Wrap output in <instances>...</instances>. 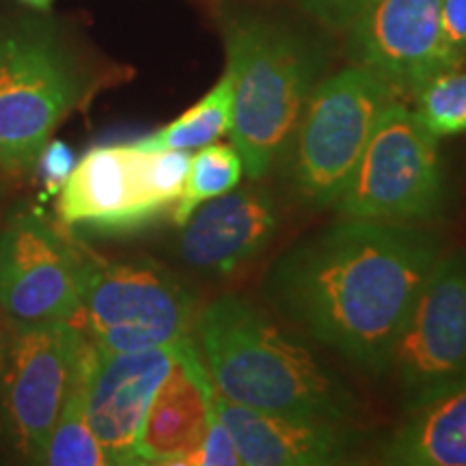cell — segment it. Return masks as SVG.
<instances>
[{"mask_svg": "<svg viewBox=\"0 0 466 466\" xmlns=\"http://www.w3.org/2000/svg\"><path fill=\"white\" fill-rule=\"evenodd\" d=\"M195 294L151 259H91L74 324L106 352H141L182 341L195 324Z\"/></svg>", "mask_w": 466, "mask_h": 466, "instance_id": "7", "label": "cell"}, {"mask_svg": "<svg viewBox=\"0 0 466 466\" xmlns=\"http://www.w3.org/2000/svg\"><path fill=\"white\" fill-rule=\"evenodd\" d=\"M190 158L192 156L188 151L177 149L154 151V154L141 151L143 184L149 192L151 201L160 208V212H167L168 208H175V203H177L184 190L186 177H188Z\"/></svg>", "mask_w": 466, "mask_h": 466, "instance_id": "22", "label": "cell"}, {"mask_svg": "<svg viewBox=\"0 0 466 466\" xmlns=\"http://www.w3.org/2000/svg\"><path fill=\"white\" fill-rule=\"evenodd\" d=\"M378 460L395 466H466V382L404 410Z\"/></svg>", "mask_w": 466, "mask_h": 466, "instance_id": "17", "label": "cell"}, {"mask_svg": "<svg viewBox=\"0 0 466 466\" xmlns=\"http://www.w3.org/2000/svg\"><path fill=\"white\" fill-rule=\"evenodd\" d=\"M294 3L322 25L346 31L370 0H294Z\"/></svg>", "mask_w": 466, "mask_h": 466, "instance_id": "24", "label": "cell"}, {"mask_svg": "<svg viewBox=\"0 0 466 466\" xmlns=\"http://www.w3.org/2000/svg\"><path fill=\"white\" fill-rule=\"evenodd\" d=\"M244 165L236 147L212 143L190 158L188 177L173 208L175 225H186L195 209L209 199L225 195L240 184Z\"/></svg>", "mask_w": 466, "mask_h": 466, "instance_id": "20", "label": "cell"}, {"mask_svg": "<svg viewBox=\"0 0 466 466\" xmlns=\"http://www.w3.org/2000/svg\"><path fill=\"white\" fill-rule=\"evenodd\" d=\"M441 255V236L428 227L348 218L279 255L261 294L319 346L382 376Z\"/></svg>", "mask_w": 466, "mask_h": 466, "instance_id": "1", "label": "cell"}, {"mask_svg": "<svg viewBox=\"0 0 466 466\" xmlns=\"http://www.w3.org/2000/svg\"><path fill=\"white\" fill-rule=\"evenodd\" d=\"M22 3L28 5V7L37 9V11H48L55 0H22Z\"/></svg>", "mask_w": 466, "mask_h": 466, "instance_id": "28", "label": "cell"}, {"mask_svg": "<svg viewBox=\"0 0 466 466\" xmlns=\"http://www.w3.org/2000/svg\"><path fill=\"white\" fill-rule=\"evenodd\" d=\"M85 258L33 212H17L0 233V316L11 329L72 322L83 305Z\"/></svg>", "mask_w": 466, "mask_h": 466, "instance_id": "9", "label": "cell"}, {"mask_svg": "<svg viewBox=\"0 0 466 466\" xmlns=\"http://www.w3.org/2000/svg\"><path fill=\"white\" fill-rule=\"evenodd\" d=\"M214 408L236 441L240 462L247 466L350 464L365 442V434L354 423L268 415L233 404L217 389Z\"/></svg>", "mask_w": 466, "mask_h": 466, "instance_id": "14", "label": "cell"}, {"mask_svg": "<svg viewBox=\"0 0 466 466\" xmlns=\"http://www.w3.org/2000/svg\"><path fill=\"white\" fill-rule=\"evenodd\" d=\"M177 343L141 352L91 348L86 370V421L108 464H138L145 417L156 391L171 371Z\"/></svg>", "mask_w": 466, "mask_h": 466, "instance_id": "12", "label": "cell"}, {"mask_svg": "<svg viewBox=\"0 0 466 466\" xmlns=\"http://www.w3.org/2000/svg\"><path fill=\"white\" fill-rule=\"evenodd\" d=\"M214 415V384L199 348L186 337L149 404L138 441V464L190 466Z\"/></svg>", "mask_w": 466, "mask_h": 466, "instance_id": "16", "label": "cell"}, {"mask_svg": "<svg viewBox=\"0 0 466 466\" xmlns=\"http://www.w3.org/2000/svg\"><path fill=\"white\" fill-rule=\"evenodd\" d=\"M58 218L97 236H124L160 218L141 175V151L134 145H100L76 162L58 190Z\"/></svg>", "mask_w": 466, "mask_h": 466, "instance_id": "13", "label": "cell"}, {"mask_svg": "<svg viewBox=\"0 0 466 466\" xmlns=\"http://www.w3.org/2000/svg\"><path fill=\"white\" fill-rule=\"evenodd\" d=\"M346 31L354 66L398 91L417 93L436 76L460 69L442 39L441 0H370Z\"/></svg>", "mask_w": 466, "mask_h": 466, "instance_id": "11", "label": "cell"}, {"mask_svg": "<svg viewBox=\"0 0 466 466\" xmlns=\"http://www.w3.org/2000/svg\"><path fill=\"white\" fill-rule=\"evenodd\" d=\"M442 39L458 67L466 58V0H441Z\"/></svg>", "mask_w": 466, "mask_h": 466, "instance_id": "26", "label": "cell"}, {"mask_svg": "<svg viewBox=\"0 0 466 466\" xmlns=\"http://www.w3.org/2000/svg\"><path fill=\"white\" fill-rule=\"evenodd\" d=\"M225 42L233 78L231 141L248 177L261 179L283 158L324 63L307 37L259 15L227 22Z\"/></svg>", "mask_w": 466, "mask_h": 466, "instance_id": "3", "label": "cell"}, {"mask_svg": "<svg viewBox=\"0 0 466 466\" xmlns=\"http://www.w3.org/2000/svg\"><path fill=\"white\" fill-rule=\"evenodd\" d=\"M37 165H39V177H42V184L52 195V192L61 190L63 184L67 182L76 160H74L72 149H69L66 143L48 141L42 154H39Z\"/></svg>", "mask_w": 466, "mask_h": 466, "instance_id": "25", "label": "cell"}, {"mask_svg": "<svg viewBox=\"0 0 466 466\" xmlns=\"http://www.w3.org/2000/svg\"><path fill=\"white\" fill-rule=\"evenodd\" d=\"M233 119V78L225 69L223 78L182 116L134 143V147L154 154V151H192L217 143L231 130Z\"/></svg>", "mask_w": 466, "mask_h": 466, "instance_id": "18", "label": "cell"}, {"mask_svg": "<svg viewBox=\"0 0 466 466\" xmlns=\"http://www.w3.org/2000/svg\"><path fill=\"white\" fill-rule=\"evenodd\" d=\"M11 337V335H9ZM9 337L5 333L3 324H0V387H3L5 370H7V354H9Z\"/></svg>", "mask_w": 466, "mask_h": 466, "instance_id": "27", "label": "cell"}, {"mask_svg": "<svg viewBox=\"0 0 466 466\" xmlns=\"http://www.w3.org/2000/svg\"><path fill=\"white\" fill-rule=\"evenodd\" d=\"M240 456H238L236 441L229 432V428L218 417L214 415L212 423H209L206 439H203L199 451L195 453L190 466H238Z\"/></svg>", "mask_w": 466, "mask_h": 466, "instance_id": "23", "label": "cell"}, {"mask_svg": "<svg viewBox=\"0 0 466 466\" xmlns=\"http://www.w3.org/2000/svg\"><path fill=\"white\" fill-rule=\"evenodd\" d=\"M72 322L11 329L3 378L11 439L28 462L44 464L46 447L86 350Z\"/></svg>", "mask_w": 466, "mask_h": 466, "instance_id": "10", "label": "cell"}, {"mask_svg": "<svg viewBox=\"0 0 466 466\" xmlns=\"http://www.w3.org/2000/svg\"><path fill=\"white\" fill-rule=\"evenodd\" d=\"M83 93V76L50 31L0 25V168L22 173L37 165Z\"/></svg>", "mask_w": 466, "mask_h": 466, "instance_id": "6", "label": "cell"}, {"mask_svg": "<svg viewBox=\"0 0 466 466\" xmlns=\"http://www.w3.org/2000/svg\"><path fill=\"white\" fill-rule=\"evenodd\" d=\"M184 227L179 255L186 264L227 277L268 247L279 227V206L270 190L248 186L206 201Z\"/></svg>", "mask_w": 466, "mask_h": 466, "instance_id": "15", "label": "cell"}, {"mask_svg": "<svg viewBox=\"0 0 466 466\" xmlns=\"http://www.w3.org/2000/svg\"><path fill=\"white\" fill-rule=\"evenodd\" d=\"M447 203L439 137L415 110L391 102L376 121L337 209L346 218L425 225L442 218Z\"/></svg>", "mask_w": 466, "mask_h": 466, "instance_id": "5", "label": "cell"}, {"mask_svg": "<svg viewBox=\"0 0 466 466\" xmlns=\"http://www.w3.org/2000/svg\"><path fill=\"white\" fill-rule=\"evenodd\" d=\"M398 89L382 76L350 66L313 86L283 158L289 188L311 208L335 206L384 108Z\"/></svg>", "mask_w": 466, "mask_h": 466, "instance_id": "4", "label": "cell"}, {"mask_svg": "<svg viewBox=\"0 0 466 466\" xmlns=\"http://www.w3.org/2000/svg\"><path fill=\"white\" fill-rule=\"evenodd\" d=\"M197 348L225 400L268 415L354 423L359 401L305 343L238 294L212 300L195 319Z\"/></svg>", "mask_w": 466, "mask_h": 466, "instance_id": "2", "label": "cell"}, {"mask_svg": "<svg viewBox=\"0 0 466 466\" xmlns=\"http://www.w3.org/2000/svg\"><path fill=\"white\" fill-rule=\"evenodd\" d=\"M93 343H86L85 357L69 389L66 404L61 408L55 430H52L48 447H46L44 464L50 466H104L108 464L100 442L86 421V370H89Z\"/></svg>", "mask_w": 466, "mask_h": 466, "instance_id": "19", "label": "cell"}, {"mask_svg": "<svg viewBox=\"0 0 466 466\" xmlns=\"http://www.w3.org/2000/svg\"><path fill=\"white\" fill-rule=\"evenodd\" d=\"M382 376L404 410L466 382V250L442 253L430 270Z\"/></svg>", "mask_w": 466, "mask_h": 466, "instance_id": "8", "label": "cell"}, {"mask_svg": "<svg viewBox=\"0 0 466 466\" xmlns=\"http://www.w3.org/2000/svg\"><path fill=\"white\" fill-rule=\"evenodd\" d=\"M417 116L434 137L466 132V74L445 72L417 93Z\"/></svg>", "mask_w": 466, "mask_h": 466, "instance_id": "21", "label": "cell"}]
</instances>
